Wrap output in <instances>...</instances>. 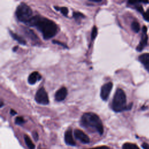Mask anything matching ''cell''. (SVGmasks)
<instances>
[{
	"label": "cell",
	"mask_w": 149,
	"mask_h": 149,
	"mask_svg": "<svg viewBox=\"0 0 149 149\" xmlns=\"http://www.w3.org/2000/svg\"><path fill=\"white\" fill-rule=\"evenodd\" d=\"M74 135L76 139H78L83 143L87 144L90 142L88 136L80 129H75L74 131Z\"/></svg>",
	"instance_id": "ba28073f"
},
{
	"label": "cell",
	"mask_w": 149,
	"mask_h": 149,
	"mask_svg": "<svg viewBox=\"0 0 149 149\" xmlns=\"http://www.w3.org/2000/svg\"><path fill=\"white\" fill-rule=\"evenodd\" d=\"M24 119L21 116L16 117L15 120V122L17 125H22L23 123H24Z\"/></svg>",
	"instance_id": "44dd1931"
},
{
	"label": "cell",
	"mask_w": 149,
	"mask_h": 149,
	"mask_svg": "<svg viewBox=\"0 0 149 149\" xmlns=\"http://www.w3.org/2000/svg\"><path fill=\"white\" fill-rule=\"evenodd\" d=\"M143 17L144 19L148 22H149V9L147 10L146 12H144L143 14Z\"/></svg>",
	"instance_id": "7402d4cb"
},
{
	"label": "cell",
	"mask_w": 149,
	"mask_h": 149,
	"mask_svg": "<svg viewBox=\"0 0 149 149\" xmlns=\"http://www.w3.org/2000/svg\"><path fill=\"white\" fill-rule=\"evenodd\" d=\"M52 42H53L54 44H58V45H61L63 46V47H65V48H67V46H66L65 44H64L61 42L60 41H56V40H53V41H52Z\"/></svg>",
	"instance_id": "d4e9b609"
},
{
	"label": "cell",
	"mask_w": 149,
	"mask_h": 149,
	"mask_svg": "<svg viewBox=\"0 0 149 149\" xmlns=\"http://www.w3.org/2000/svg\"><path fill=\"white\" fill-rule=\"evenodd\" d=\"M143 34L141 36V40L139 45L137 46L136 49L138 51H141L143 49V48L146 47L147 44V40H148V36L147 35V28L146 26H143L142 29Z\"/></svg>",
	"instance_id": "52a82bcc"
},
{
	"label": "cell",
	"mask_w": 149,
	"mask_h": 149,
	"mask_svg": "<svg viewBox=\"0 0 149 149\" xmlns=\"http://www.w3.org/2000/svg\"><path fill=\"white\" fill-rule=\"evenodd\" d=\"M27 24L29 26L36 27L42 33L45 40L53 37L56 34L58 30L54 22L40 15L34 16Z\"/></svg>",
	"instance_id": "6da1fadb"
},
{
	"label": "cell",
	"mask_w": 149,
	"mask_h": 149,
	"mask_svg": "<svg viewBox=\"0 0 149 149\" xmlns=\"http://www.w3.org/2000/svg\"><path fill=\"white\" fill-rule=\"evenodd\" d=\"M9 33H10V34L13 39L17 41L19 44H20L22 45H26V41L23 38H22L21 36H19L18 34H17L11 31H9Z\"/></svg>",
	"instance_id": "4fadbf2b"
},
{
	"label": "cell",
	"mask_w": 149,
	"mask_h": 149,
	"mask_svg": "<svg viewBox=\"0 0 149 149\" xmlns=\"http://www.w3.org/2000/svg\"><path fill=\"white\" fill-rule=\"evenodd\" d=\"M97 35V29L96 26H94L92 29V31H91V40H93L95 39V38L96 37Z\"/></svg>",
	"instance_id": "ffe728a7"
},
{
	"label": "cell",
	"mask_w": 149,
	"mask_h": 149,
	"mask_svg": "<svg viewBox=\"0 0 149 149\" xmlns=\"http://www.w3.org/2000/svg\"><path fill=\"white\" fill-rule=\"evenodd\" d=\"M24 139L26 144L29 148V149H34L35 148V145L33 143L32 140H31L30 137L29 136L25 134L24 136Z\"/></svg>",
	"instance_id": "9a60e30c"
},
{
	"label": "cell",
	"mask_w": 149,
	"mask_h": 149,
	"mask_svg": "<svg viewBox=\"0 0 149 149\" xmlns=\"http://www.w3.org/2000/svg\"><path fill=\"white\" fill-rule=\"evenodd\" d=\"M141 146H142V147L143 148V149H149V144H148L146 143H143Z\"/></svg>",
	"instance_id": "4316f807"
},
{
	"label": "cell",
	"mask_w": 149,
	"mask_h": 149,
	"mask_svg": "<svg viewBox=\"0 0 149 149\" xmlns=\"http://www.w3.org/2000/svg\"><path fill=\"white\" fill-rule=\"evenodd\" d=\"M139 59L143 64L145 68L149 72V53H145L141 55Z\"/></svg>",
	"instance_id": "7c38bea8"
},
{
	"label": "cell",
	"mask_w": 149,
	"mask_h": 149,
	"mask_svg": "<svg viewBox=\"0 0 149 149\" xmlns=\"http://www.w3.org/2000/svg\"><path fill=\"white\" fill-rule=\"evenodd\" d=\"M132 104L127 107L126 105V97L124 91L121 88H118L114 94L112 102V108L116 112H122L131 108Z\"/></svg>",
	"instance_id": "3957f363"
},
{
	"label": "cell",
	"mask_w": 149,
	"mask_h": 149,
	"mask_svg": "<svg viewBox=\"0 0 149 149\" xmlns=\"http://www.w3.org/2000/svg\"><path fill=\"white\" fill-rule=\"evenodd\" d=\"M87 149H109V148L108 146H102L99 147H96L95 148H87Z\"/></svg>",
	"instance_id": "cb8c5ba5"
},
{
	"label": "cell",
	"mask_w": 149,
	"mask_h": 149,
	"mask_svg": "<svg viewBox=\"0 0 149 149\" xmlns=\"http://www.w3.org/2000/svg\"><path fill=\"white\" fill-rule=\"evenodd\" d=\"M65 142L66 144L71 146H74L76 142L73 139L72 135V130L71 128L68 129L65 133Z\"/></svg>",
	"instance_id": "30bf717a"
},
{
	"label": "cell",
	"mask_w": 149,
	"mask_h": 149,
	"mask_svg": "<svg viewBox=\"0 0 149 149\" xmlns=\"http://www.w3.org/2000/svg\"><path fill=\"white\" fill-rule=\"evenodd\" d=\"M36 101L40 104L47 105L49 103L48 95L44 87H41L37 90L35 95Z\"/></svg>",
	"instance_id": "5b68a950"
},
{
	"label": "cell",
	"mask_w": 149,
	"mask_h": 149,
	"mask_svg": "<svg viewBox=\"0 0 149 149\" xmlns=\"http://www.w3.org/2000/svg\"><path fill=\"white\" fill-rule=\"evenodd\" d=\"M23 28H24L23 29L24 32L28 37H29L33 41H37V40L38 37L36 35V34L31 30L29 29V28H25V27H23Z\"/></svg>",
	"instance_id": "5bb4252c"
},
{
	"label": "cell",
	"mask_w": 149,
	"mask_h": 149,
	"mask_svg": "<svg viewBox=\"0 0 149 149\" xmlns=\"http://www.w3.org/2000/svg\"><path fill=\"white\" fill-rule=\"evenodd\" d=\"M54 8L56 10H59L62 14L65 16H67L68 13V9L66 7H58V6H54Z\"/></svg>",
	"instance_id": "ac0fdd59"
},
{
	"label": "cell",
	"mask_w": 149,
	"mask_h": 149,
	"mask_svg": "<svg viewBox=\"0 0 149 149\" xmlns=\"http://www.w3.org/2000/svg\"><path fill=\"white\" fill-rule=\"evenodd\" d=\"M113 87V84L112 82H108L104 84L101 88L100 97L101 99L104 101H107L109 96L110 93Z\"/></svg>",
	"instance_id": "8992f818"
},
{
	"label": "cell",
	"mask_w": 149,
	"mask_h": 149,
	"mask_svg": "<svg viewBox=\"0 0 149 149\" xmlns=\"http://www.w3.org/2000/svg\"><path fill=\"white\" fill-rule=\"evenodd\" d=\"M10 114H11L12 115H16V114L17 113V112H16L15 110H13V109H10Z\"/></svg>",
	"instance_id": "83f0119b"
},
{
	"label": "cell",
	"mask_w": 149,
	"mask_h": 149,
	"mask_svg": "<svg viewBox=\"0 0 149 149\" xmlns=\"http://www.w3.org/2000/svg\"><path fill=\"white\" fill-rule=\"evenodd\" d=\"M123 149H140L137 146L130 143H126L123 145Z\"/></svg>",
	"instance_id": "2e32d148"
},
{
	"label": "cell",
	"mask_w": 149,
	"mask_h": 149,
	"mask_svg": "<svg viewBox=\"0 0 149 149\" xmlns=\"http://www.w3.org/2000/svg\"><path fill=\"white\" fill-rule=\"evenodd\" d=\"M131 28H132V29L133 30V31H134L135 33H138L140 30V26L139 23L137 22L134 21V22H133L132 23Z\"/></svg>",
	"instance_id": "e0dca14e"
},
{
	"label": "cell",
	"mask_w": 149,
	"mask_h": 149,
	"mask_svg": "<svg viewBox=\"0 0 149 149\" xmlns=\"http://www.w3.org/2000/svg\"><path fill=\"white\" fill-rule=\"evenodd\" d=\"M41 79V74L38 72H33L29 75L28 77V82L30 84H34L37 81Z\"/></svg>",
	"instance_id": "8fae6325"
},
{
	"label": "cell",
	"mask_w": 149,
	"mask_h": 149,
	"mask_svg": "<svg viewBox=\"0 0 149 149\" xmlns=\"http://www.w3.org/2000/svg\"><path fill=\"white\" fill-rule=\"evenodd\" d=\"M33 135V137L34 138V139L35 140V141H37L38 140V133L36 132H34L32 134Z\"/></svg>",
	"instance_id": "484cf974"
},
{
	"label": "cell",
	"mask_w": 149,
	"mask_h": 149,
	"mask_svg": "<svg viewBox=\"0 0 149 149\" xmlns=\"http://www.w3.org/2000/svg\"><path fill=\"white\" fill-rule=\"evenodd\" d=\"M15 14L19 21L26 24L33 17L31 9L24 3H21L17 7Z\"/></svg>",
	"instance_id": "277c9868"
},
{
	"label": "cell",
	"mask_w": 149,
	"mask_h": 149,
	"mask_svg": "<svg viewBox=\"0 0 149 149\" xmlns=\"http://www.w3.org/2000/svg\"><path fill=\"white\" fill-rule=\"evenodd\" d=\"M136 9H137V10H138L139 12L141 13H144V10H143V8L141 5H136Z\"/></svg>",
	"instance_id": "603a6c76"
},
{
	"label": "cell",
	"mask_w": 149,
	"mask_h": 149,
	"mask_svg": "<svg viewBox=\"0 0 149 149\" xmlns=\"http://www.w3.org/2000/svg\"><path fill=\"white\" fill-rule=\"evenodd\" d=\"M17 48H18L17 46H15V47H14V48H13V51L14 52H15V51H16V49H17Z\"/></svg>",
	"instance_id": "f1b7e54d"
},
{
	"label": "cell",
	"mask_w": 149,
	"mask_h": 149,
	"mask_svg": "<svg viewBox=\"0 0 149 149\" xmlns=\"http://www.w3.org/2000/svg\"><path fill=\"white\" fill-rule=\"evenodd\" d=\"M68 94V90L65 87H62L57 90L55 94V99L57 101L64 100Z\"/></svg>",
	"instance_id": "9c48e42d"
},
{
	"label": "cell",
	"mask_w": 149,
	"mask_h": 149,
	"mask_svg": "<svg viewBox=\"0 0 149 149\" xmlns=\"http://www.w3.org/2000/svg\"><path fill=\"white\" fill-rule=\"evenodd\" d=\"M73 17L76 20H79V19H81L82 18H84L85 17V16L80 12H74L73 13Z\"/></svg>",
	"instance_id": "d6986e66"
},
{
	"label": "cell",
	"mask_w": 149,
	"mask_h": 149,
	"mask_svg": "<svg viewBox=\"0 0 149 149\" xmlns=\"http://www.w3.org/2000/svg\"><path fill=\"white\" fill-rule=\"evenodd\" d=\"M1 106H0V107L2 108V106H3V102H1Z\"/></svg>",
	"instance_id": "f546056e"
},
{
	"label": "cell",
	"mask_w": 149,
	"mask_h": 149,
	"mask_svg": "<svg viewBox=\"0 0 149 149\" xmlns=\"http://www.w3.org/2000/svg\"><path fill=\"white\" fill-rule=\"evenodd\" d=\"M81 126L97 132L100 135L104 133V127L100 117L93 112L84 113L80 119Z\"/></svg>",
	"instance_id": "7a4b0ae2"
}]
</instances>
